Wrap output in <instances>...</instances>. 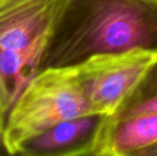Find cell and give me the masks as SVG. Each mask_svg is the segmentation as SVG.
Returning a JSON list of instances; mask_svg holds the SVG:
<instances>
[{
    "label": "cell",
    "mask_w": 157,
    "mask_h": 156,
    "mask_svg": "<svg viewBox=\"0 0 157 156\" xmlns=\"http://www.w3.org/2000/svg\"><path fill=\"white\" fill-rule=\"evenodd\" d=\"M137 49L157 52V0H67L42 70Z\"/></svg>",
    "instance_id": "obj_1"
},
{
    "label": "cell",
    "mask_w": 157,
    "mask_h": 156,
    "mask_svg": "<svg viewBox=\"0 0 157 156\" xmlns=\"http://www.w3.org/2000/svg\"><path fill=\"white\" fill-rule=\"evenodd\" d=\"M67 0H0V150L8 116L43 67Z\"/></svg>",
    "instance_id": "obj_2"
},
{
    "label": "cell",
    "mask_w": 157,
    "mask_h": 156,
    "mask_svg": "<svg viewBox=\"0 0 157 156\" xmlns=\"http://www.w3.org/2000/svg\"><path fill=\"white\" fill-rule=\"evenodd\" d=\"M92 112L75 67H46L13 105L2 134V149L19 154L33 138L62 121Z\"/></svg>",
    "instance_id": "obj_3"
},
{
    "label": "cell",
    "mask_w": 157,
    "mask_h": 156,
    "mask_svg": "<svg viewBox=\"0 0 157 156\" xmlns=\"http://www.w3.org/2000/svg\"><path fill=\"white\" fill-rule=\"evenodd\" d=\"M156 58L155 51L137 49L96 56L75 65L92 112L112 116Z\"/></svg>",
    "instance_id": "obj_4"
},
{
    "label": "cell",
    "mask_w": 157,
    "mask_h": 156,
    "mask_svg": "<svg viewBox=\"0 0 157 156\" xmlns=\"http://www.w3.org/2000/svg\"><path fill=\"white\" fill-rule=\"evenodd\" d=\"M111 116L87 113L62 121L28 141L19 154L27 156H98Z\"/></svg>",
    "instance_id": "obj_5"
},
{
    "label": "cell",
    "mask_w": 157,
    "mask_h": 156,
    "mask_svg": "<svg viewBox=\"0 0 157 156\" xmlns=\"http://www.w3.org/2000/svg\"><path fill=\"white\" fill-rule=\"evenodd\" d=\"M157 142V112L143 113L123 120L110 118L98 156H134Z\"/></svg>",
    "instance_id": "obj_6"
},
{
    "label": "cell",
    "mask_w": 157,
    "mask_h": 156,
    "mask_svg": "<svg viewBox=\"0 0 157 156\" xmlns=\"http://www.w3.org/2000/svg\"><path fill=\"white\" fill-rule=\"evenodd\" d=\"M150 112H157V58L121 102L111 118L123 120Z\"/></svg>",
    "instance_id": "obj_7"
},
{
    "label": "cell",
    "mask_w": 157,
    "mask_h": 156,
    "mask_svg": "<svg viewBox=\"0 0 157 156\" xmlns=\"http://www.w3.org/2000/svg\"><path fill=\"white\" fill-rule=\"evenodd\" d=\"M134 156H157V142L135 153Z\"/></svg>",
    "instance_id": "obj_8"
}]
</instances>
